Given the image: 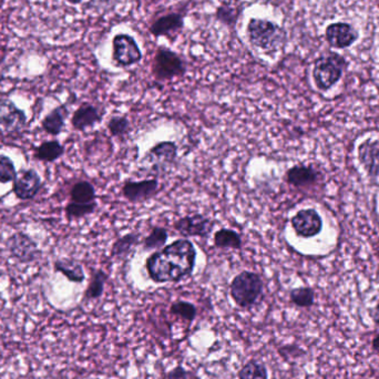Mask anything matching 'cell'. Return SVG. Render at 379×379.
<instances>
[{"label": "cell", "instance_id": "obj_30", "mask_svg": "<svg viewBox=\"0 0 379 379\" xmlns=\"http://www.w3.org/2000/svg\"><path fill=\"white\" fill-rule=\"evenodd\" d=\"M167 241V231L165 227H155L143 241V249L153 251L165 246Z\"/></svg>", "mask_w": 379, "mask_h": 379}, {"label": "cell", "instance_id": "obj_32", "mask_svg": "<svg viewBox=\"0 0 379 379\" xmlns=\"http://www.w3.org/2000/svg\"><path fill=\"white\" fill-rule=\"evenodd\" d=\"M17 173L13 160L7 155H0V183L7 185L14 182Z\"/></svg>", "mask_w": 379, "mask_h": 379}, {"label": "cell", "instance_id": "obj_14", "mask_svg": "<svg viewBox=\"0 0 379 379\" xmlns=\"http://www.w3.org/2000/svg\"><path fill=\"white\" fill-rule=\"evenodd\" d=\"M358 160L367 175L373 179L379 177V140L368 139L358 147Z\"/></svg>", "mask_w": 379, "mask_h": 379}, {"label": "cell", "instance_id": "obj_8", "mask_svg": "<svg viewBox=\"0 0 379 379\" xmlns=\"http://www.w3.org/2000/svg\"><path fill=\"white\" fill-rule=\"evenodd\" d=\"M113 57L120 67H131L142 59V53L133 36L118 33L113 40Z\"/></svg>", "mask_w": 379, "mask_h": 379}, {"label": "cell", "instance_id": "obj_34", "mask_svg": "<svg viewBox=\"0 0 379 379\" xmlns=\"http://www.w3.org/2000/svg\"><path fill=\"white\" fill-rule=\"evenodd\" d=\"M279 353L285 360H295V359L302 358L306 355L304 349L301 348V347L297 346L295 344L285 345V346L279 347Z\"/></svg>", "mask_w": 379, "mask_h": 379}, {"label": "cell", "instance_id": "obj_15", "mask_svg": "<svg viewBox=\"0 0 379 379\" xmlns=\"http://www.w3.org/2000/svg\"><path fill=\"white\" fill-rule=\"evenodd\" d=\"M185 28V15L181 13H170L161 16L150 26V33L155 37H169Z\"/></svg>", "mask_w": 379, "mask_h": 379}, {"label": "cell", "instance_id": "obj_22", "mask_svg": "<svg viewBox=\"0 0 379 379\" xmlns=\"http://www.w3.org/2000/svg\"><path fill=\"white\" fill-rule=\"evenodd\" d=\"M242 6L235 3L233 0H227L223 1L219 7L217 8L215 11V19L222 25L227 26V27L233 28L237 26V21H239V16L242 14Z\"/></svg>", "mask_w": 379, "mask_h": 379}, {"label": "cell", "instance_id": "obj_29", "mask_svg": "<svg viewBox=\"0 0 379 379\" xmlns=\"http://www.w3.org/2000/svg\"><path fill=\"white\" fill-rule=\"evenodd\" d=\"M139 233H128L123 237H119L113 244V249H111V255L113 256H125L128 253L131 251L135 244L139 242Z\"/></svg>", "mask_w": 379, "mask_h": 379}, {"label": "cell", "instance_id": "obj_31", "mask_svg": "<svg viewBox=\"0 0 379 379\" xmlns=\"http://www.w3.org/2000/svg\"><path fill=\"white\" fill-rule=\"evenodd\" d=\"M170 312H171V314L175 315V316L185 319V321H187L191 324L197 318V308L192 303L185 302V301H177V302L173 303L171 305Z\"/></svg>", "mask_w": 379, "mask_h": 379}, {"label": "cell", "instance_id": "obj_10", "mask_svg": "<svg viewBox=\"0 0 379 379\" xmlns=\"http://www.w3.org/2000/svg\"><path fill=\"white\" fill-rule=\"evenodd\" d=\"M297 237L311 239L316 237L323 229V219L315 209H301L291 219Z\"/></svg>", "mask_w": 379, "mask_h": 379}, {"label": "cell", "instance_id": "obj_28", "mask_svg": "<svg viewBox=\"0 0 379 379\" xmlns=\"http://www.w3.org/2000/svg\"><path fill=\"white\" fill-rule=\"evenodd\" d=\"M97 201L91 203L69 202L66 207V217L70 221L73 219H83L88 215L93 214L97 209Z\"/></svg>", "mask_w": 379, "mask_h": 379}, {"label": "cell", "instance_id": "obj_9", "mask_svg": "<svg viewBox=\"0 0 379 379\" xmlns=\"http://www.w3.org/2000/svg\"><path fill=\"white\" fill-rule=\"evenodd\" d=\"M43 179L35 169H21L13 182V192L21 201L35 199L43 189Z\"/></svg>", "mask_w": 379, "mask_h": 379}, {"label": "cell", "instance_id": "obj_1", "mask_svg": "<svg viewBox=\"0 0 379 379\" xmlns=\"http://www.w3.org/2000/svg\"><path fill=\"white\" fill-rule=\"evenodd\" d=\"M197 255L191 241L177 239L147 257L145 262L147 274L155 283L179 282L192 274Z\"/></svg>", "mask_w": 379, "mask_h": 379}, {"label": "cell", "instance_id": "obj_19", "mask_svg": "<svg viewBox=\"0 0 379 379\" xmlns=\"http://www.w3.org/2000/svg\"><path fill=\"white\" fill-rule=\"evenodd\" d=\"M68 115H69V111L65 105H58L55 109L51 110L41 121L43 131L53 137L59 135L65 128Z\"/></svg>", "mask_w": 379, "mask_h": 379}, {"label": "cell", "instance_id": "obj_38", "mask_svg": "<svg viewBox=\"0 0 379 379\" xmlns=\"http://www.w3.org/2000/svg\"><path fill=\"white\" fill-rule=\"evenodd\" d=\"M87 379H100V378H98V377H90V378H87Z\"/></svg>", "mask_w": 379, "mask_h": 379}, {"label": "cell", "instance_id": "obj_25", "mask_svg": "<svg viewBox=\"0 0 379 379\" xmlns=\"http://www.w3.org/2000/svg\"><path fill=\"white\" fill-rule=\"evenodd\" d=\"M214 245L219 249H242V237L234 229H221L214 234Z\"/></svg>", "mask_w": 379, "mask_h": 379}, {"label": "cell", "instance_id": "obj_17", "mask_svg": "<svg viewBox=\"0 0 379 379\" xmlns=\"http://www.w3.org/2000/svg\"><path fill=\"white\" fill-rule=\"evenodd\" d=\"M319 179H321V172L313 165H295L286 173L287 183L298 189L313 187L318 182Z\"/></svg>", "mask_w": 379, "mask_h": 379}, {"label": "cell", "instance_id": "obj_2", "mask_svg": "<svg viewBox=\"0 0 379 379\" xmlns=\"http://www.w3.org/2000/svg\"><path fill=\"white\" fill-rule=\"evenodd\" d=\"M246 35L251 45L265 53H277L287 43L284 28L271 20L252 18L246 27Z\"/></svg>", "mask_w": 379, "mask_h": 379}, {"label": "cell", "instance_id": "obj_18", "mask_svg": "<svg viewBox=\"0 0 379 379\" xmlns=\"http://www.w3.org/2000/svg\"><path fill=\"white\" fill-rule=\"evenodd\" d=\"M177 155V145L171 141H165L151 147L143 160L149 165H155V167H162L175 162Z\"/></svg>", "mask_w": 379, "mask_h": 379}, {"label": "cell", "instance_id": "obj_36", "mask_svg": "<svg viewBox=\"0 0 379 379\" xmlns=\"http://www.w3.org/2000/svg\"><path fill=\"white\" fill-rule=\"evenodd\" d=\"M372 349L373 353H374L376 356L379 357V334H377L376 336L373 338Z\"/></svg>", "mask_w": 379, "mask_h": 379}, {"label": "cell", "instance_id": "obj_4", "mask_svg": "<svg viewBox=\"0 0 379 379\" xmlns=\"http://www.w3.org/2000/svg\"><path fill=\"white\" fill-rule=\"evenodd\" d=\"M347 65L348 63L343 56L332 51L317 58L313 68V79L316 87L321 91L332 89L342 79Z\"/></svg>", "mask_w": 379, "mask_h": 379}, {"label": "cell", "instance_id": "obj_23", "mask_svg": "<svg viewBox=\"0 0 379 379\" xmlns=\"http://www.w3.org/2000/svg\"><path fill=\"white\" fill-rule=\"evenodd\" d=\"M108 279L109 275L103 269H95L91 274L89 284L83 293V301H93L103 296Z\"/></svg>", "mask_w": 379, "mask_h": 379}, {"label": "cell", "instance_id": "obj_21", "mask_svg": "<svg viewBox=\"0 0 379 379\" xmlns=\"http://www.w3.org/2000/svg\"><path fill=\"white\" fill-rule=\"evenodd\" d=\"M65 147L58 140H48L33 149V157L40 162L53 163L65 155Z\"/></svg>", "mask_w": 379, "mask_h": 379}, {"label": "cell", "instance_id": "obj_27", "mask_svg": "<svg viewBox=\"0 0 379 379\" xmlns=\"http://www.w3.org/2000/svg\"><path fill=\"white\" fill-rule=\"evenodd\" d=\"M239 379H269V372L264 363L251 359L239 369Z\"/></svg>", "mask_w": 379, "mask_h": 379}, {"label": "cell", "instance_id": "obj_35", "mask_svg": "<svg viewBox=\"0 0 379 379\" xmlns=\"http://www.w3.org/2000/svg\"><path fill=\"white\" fill-rule=\"evenodd\" d=\"M369 316L373 319V323H374L377 327H379V291L378 295H377L376 304H375V306L369 311Z\"/></svg>", "mask_w": 379, "mask_h": 379}, {"label": "cell", "instance_id": "obj_16", "mask_svg": "<svg viewBox=\"0 0 379 379\" xmlns=\"http://www.w3.org/2000/svg\"><path fill=\"white\" fill-rule=\"evenodd\" d=\"M105 111L91 103H85L80 105L71 118V125L78 131L93 128L103 119Z\"/></svg>", "mask_w": 379, "mask_h": 379}, {"label": "cell", "instance_id": "obj_24", "mask_svg": "<svg viewBox=\"0 0 379 379\" xmlns=\"http://www.w3.org/2000/svg\"><path fill=\"white\" fill-rule=\"evenodd\" d=\"M71 202L91 203L97 199L95 187L89 181H78L70 190Z\"/></svg>", "mask_w": 379, "mask_h": 379}, {"label": "cell", "instance_id": "obj_26", "mask_svg": "<svg viewBox=\"0 0 379 379\" xmlns=\"http://www.w3.org/2000/svg\"><path fill=\"white\" fill-rule=\"evenodd\" d=\"M289 299L299 308H311L315 304V291L309 286L297 287L289 292Z\"/></svg>", "mask_w": 379, "mask_h": 379}, {"label": "cell", "instance_id": "obj_5", "mask_svg": "<svg viewBox=\"0 0 379 379\" xmlns=\"http://www.w3.org/2000/svg\"><path fill=\"white\" fill-rule=\"evenodd\" d=\"M153 76L160 81L182 77L187 73V63L179 53L169 48L160 47L157 50L152 67Z\"/></svg>", "mask_w": 379, "mask_h": 379}, {"label": "cell", "instance_id": "obj_6", "mask_svg": "<svg viewBox=\"0 0 379 379\" xmlns=\"http://www.w3.org/2000/svg\"><path fill=\"white\" fill-rule=\"evenodd\" d=\"M27 127V115L7 98L0 99V137L18 135Z\"/></svg>", "mask_w": 379, "mask_h": 379}, {"label": "cell", "instance_id": "obj_39", "mask_svg": "<svg viewBox=\"0 0 379 379\" xmlns=\"http://www.w3.org/2000/svg\"><path fill=\"white\" fill-rule=\"evenodd\" d=\"M191 379H193V378H191ZM195 379H197V378H195Z\"/></svg>", "mask_w": 379, "mask_h": 379}, {"label": "cell", "instance_id": "obj_13", "mask_svg": "<svg viewBox=\"0 0 379 379\" xmlns=\"http://www.w3.org/2000/svg\"><path fill=\"white\" fill-rule=\"evenodd\" d=\"M159 191L157 179L142 180L140 182L127 181L123 187V194L130 202H142L155 197Z\"/></svg>", "mask_w": 379, "mask_h": 379}, {"label": "cell", "instance_id": "obj_3", "mask_svg": "<svg viewBox=\"0 0 379 379\" xmlns=\"http://www.w3.org/2000/svg\"><path fill=\"white\" fill-rule=\"evenodd\" d=\"M262 277L257 273L243 271L233 279L229 293L237 306L243 309L252 308L263 295Z\"/></svg>", "mask_w": 379, "mask_h": 379}, {"label": "cell", "instance_id": "obj_12", "mask_svg": "<svg viewBox=\"0 0 379 379\" xmlns=\"http://www.w3.org/2000/svg\"><path fill=\"white\" fill-rule=\"evenodd\" d=\"M215 223L202 214L187 215L175 222V229L183 237H207Z\"/></svg>", "mask_w": 379, "mask_h": 379}, {"label": "cell", "instance_id": "obj_37", "mask_svg": "<svg viewBox=\"0 0 379 379\" xmlns=\"http://www.w3.org/2000/svg\"><path fill=\"white\" fill-rule=\"evenodd\" d=\"M67 1L71 5H79V4L83 3V0H67Z\"/></svg>", "mask_w": 379, "mask_h": 379}, {"label": "cell", "instance_id": "obj_7", "mask_svg": "<svg viewBox=\"0 0 379 379\" xmlns=\"http://www.w3.org/2000/svg\"><path fill=\"white\" fill-rule=\"evenodd\" d=\"M6 246L11 256L24 264L36 262L43 256L37 242L25 232H16L10 235L6 241Z\"/></svg>", "mask_w": 379, "mask_h": 379}, {"label": "cell", "instance_id": "obj_11", "mask_svg": "<svg viewBox=\"0 0 379 379\" xmlns=\"http://www.w3.org/2000/svg\"><path fill=\"white\" fill-rule=\"evenodd\" d=\"M327 43L334 49H346L352 47L359 38L354 26L348 23H333L325 30Z\"/></svg>", "mask_w": 379, "mask_h": 379}, {"label": "cell", "instance_id": "obj_20", "mask_svg": "<svg viewBox=\"0 0 379 379\" xmlns=\"http://www.w3.org/2000/svg\"><path fill=\"white\" fill-rule=\"evenodd\" d=\"M53 269L56 272L61 273L70 282L80 284L85 279L83 265L80 264L77 259H69V257L56 259Z\"/></svg>", "mask_w": 379, "mask_h": 379}, {"label": "cell", "instance_id": "obj_33", "mask_svg": "<svg viewBox=\"0 0 379 379\" xmlns=\"http://www.w3.org/2000/svg\"><path fill=\"white\" fill-rule=\"evenodd\" d=\"M108 129L113 137H123L130 133L131 125L125 115H115L108 123Z\"/></svg>", "mask_w": 379, "mask_h": 379}]
</instances>
